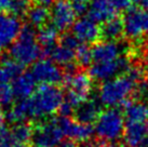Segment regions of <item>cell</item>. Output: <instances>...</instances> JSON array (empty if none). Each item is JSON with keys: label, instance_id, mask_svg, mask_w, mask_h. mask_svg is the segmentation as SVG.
Returning <instances> with one entry per match:
<instances>
[{"label": "cell", "instance_id": "cell-1", "mask_svg": "<svg viewBox=\"0 0 148 147\" xmlns=\"http://www.w3.org/2000/svg\"><path fill=\"white\" fill-rule=\"evenodd\" d=\"M63 102L64 95L58 86L41 84L32 96L21 100L15 106L24 120L40 119L58 111Z\"/></svg>", "mask_w": 148, "mask_h": 147}, {"label": "cell", "instance_id": "cell-2", "mask_svg": "<svg viewBox=\"0 0 148 147\" xmlns=\"http://www.w3.org/2000/svg\"><path fill=\"white\" fill-rule=\"evenodd\" d=\"M143 71L138 67L129 68L127 75H120L107 80L102 84L99 92L101 104L109 108L122 105L135 93L138 82L142 81Z\"/></svg>", "mask_w": 148, "mask_h": 147}, {"label": "cell", "instance_id": "cell-3", "mask_svg": "<svg viewBox=\"0 0 148 147\" xmlns=\"http://www.w3.org/2000/svg\"><path fill=\"white\" fill-rule=\"evenodd\" d=\"M41 54V48L38 43L37 34L30 24L23 26L21 33L10 48V55L23 67L29 65Z\"/></svg>", "mask_w": 148, "mask_h": 147}, {"label": "cell", "instance_id": "cell-4", "mask_svg": "<svg viewBox=\"0 0 148 147\" xmlns=\"http://www.w3.org/2000/svg\"><path fill=\"white\" fill-rule=\"evenodd\" d=\"M124 117L119 110L108 108L99 114L94 126V132L97 137L108 143L120 139L124 132Z\"/></svg>", "mask_w": 148, "mask_h": 147}, {"label": "cell", "instance_id": "cell-5", "mask_svg": "<svg viewBox=\"0 0 148 147\" xmlns=\"http://www.w3.org/2000/svg\"><path fill=\"white\" fill-rule=\"evenodd\" d=\"M67 94L64 98L67 103H69L75 109L89 98L92 90V80L89 75L82 71L71 73L66 75L64 78Z\"/></svg>", "mask_w": 148, "mask_h": 147}, {"label": "cell", "instance_id": "cell-6", "mask_svg": "<svg viewBox=\"0 0 148 147\" xmlns=\"http://www.w3.org/2000/svg\"><path fill=\"white\" fill-rule=\"evenodd\" d=\"M123 34L131 40H140L148 36V11L145 8L127 9L123 19Z\"/></svg>", "mask_w": 148, "mask_h": 147}, {"label": "cell", "instance_id": "cell-7", "mask_svg": "<svg viewBox=\"0 0 148 147\" xmlns=\"http://www.w3.org/2000/svg\"><path fill=\"white\" fill-rule=\"evenodd\" d=\"M64 136V132L56 118L34 128L32 141L35 147H58L62 145Z\"/></svg>", "mask_w": 148, "mask_h": 147}, {"label": "cell", "instance_id": "cell-8", "mask_svg": "<svg viewBox=\"0 0 148 147\" xmlns=\"http://www.w3.org/2000/svg\"><path fill=\"white\" fill-rule=\"evenodd\" d=\"M129 61L122 56L115 61L92 63L89 73L92 79L105 82L117 76H120V74L129 70Z\"/></svg>", "mask_w": 148, "mask_h": 147}, {"label": "cell", "instance_id": "cell-9", "mask_svg": "<svg viewBox=\"0 0 148 147\" xmlns=\"http://www.w3.org/2000/svg\"><path fill=\"white\" fill-rule=\"evenodd\" d=\"M32 74L37 80L42 84L58 86V83L64 81V74L62 69L51 60H40L37 61L32 67Z\"/></svg>", "mask_w": 148, "mask_h": 147}, {"label": "cell", "instance_id": "cell-10", "mask_svg": "<svg viewBox=\"0 0 148 147\" xmlns=\"http://www.w3.org/2000/svg\"><path fill=\"white\" fill-rule=\"evenodd\" d=\"M76 15L73 3L68 0H56L51 9L52 24L58 32H65L73 27L76 22Z\"/></svg>", "mask_w": 148, "mask_h": 147}, {"label": "cell", "instance_id": "cell-11", "mask_svg": "<svg viewBox=\"0 0 148 147\" xmlns=\"http://www.w3.org/2000/svg\"><path fill=\"white\" fill-rule=\"evenodd\" d=\"M58 119L60 126L64 132V135L73 142L86 143L91 139V136L94 132L90 124L79 122L77 120L75 121L68 117H61Z\"/></svg>", "mask_w": 148, "mask_h": 147}, {"label": "cell", "instance_id": "cell-12", "mask_svg": "<svg viewBox=\"0 0 148 147\" xmlns=\"http://www.w3.org/2000/svg\"><path fill=\"white\" fill-rule=\"evenodd\" d=\"M73 35L80 42L83 43H93L96 42L102 35V29L99 24L91 20L90 17H81L75 22L73 26Z\"/></svg>", "mask_w": 148, "mask_h": 147}, {"label": "cell", "instance_id": "cell-13", "mask_svg": "<svg viewBox=\"0 0 148 147\" xmlns=\"http://www.w3.org/2000/svg\"><path fill=\"white\" fill-rule=\"evenodd\" d=\"M123 47L115 40H106L99 42L92 48L93 63L109 62L122 57Z\"/></svg>", "mask_w": 148, "mask_h": 147}, {"label": "cell", "instance_id": "cell-14", "mask_svg": "<svg viewBox=\"0 0 148 147\" xmlns=\"http://www.w3.org/2000/svg\"><path fill=\"white\" fill-rule=\"evenodd\" d=\"M22 25L14 15H0V47L3 49L16 40L21 33Z\"/></svg>", "mask_w": 148, "mask_h": 147}, {"label": "cell", "instance_id": "cell-15", "mask_svg": "<svg viewBox=\"0 0 148 147\" xmlns=\"http://www.w3.org/2000/svg\"><path fill=\"white\" fill-rule=\"evenodd\" d=\"M117 12L109 0H91L88 8L89 17L96 23H106L115 19Z\"/></svg>", "mask_w": 148, "mask_h": 147}, {"label": "cell", "instance_id": "cell-16", "mask_svg": "<svg viewBox=\"0 0 148 147\" xmlns=\"http://www.w3.org/2000/svg\"><path fill=\"white\" fill-rule=\"evenodd\" d=\"M148 134V122H127L123 141L127 147H137Z\"/></svg>", "mask_w": 148, "mask_h": 147}, {"label": "cell", "instance_id": "cell-17", "mask_svg": "<svg viewBox=\"0 0 148 147\" xmlns=\"http://www.w3.org/2000/svg\"><path fill=\"white\" fill-rule=\"evenodd\" d=\"M37 80L35 79L32 73H22L18 77L13 81L12 89L14 95L20 100L27 98L32 96L36 91Z\"/></svg>", "mask_w": 148, "mask_h": 147}, {"label": "cell", "instance_id": "cell-18", "mask_svg": "<svg viewBox=\"0 0 148 147\" xmlns=\"http://www.w3.org/2000/svg\"><path fill=\"white\" fill-rule=\"evenodd\" d=\"M99 114H101L99 103L91 98H88L75 109V116L77 118V121L86 124H90L92 121H96Z\"/></svg>", "mask_w": 148, "mask_h": 147}, {"label": "cell", "instance_id": "cell-19", "mask_svg": "<svg viewBox=\"0 0 148 147\" xmlns=\"http://www.w3.org/2000/svg\"><path fill=\"white\" fill-rule=\"evenodd\" d=\"M47 56L51 57L55 64L62 65L64 67H69V66L75 65V61L77 60V51L71 50L65 45H56L53 47Z\"/></svg>", "mask_w": 148, "mask_h": 147}, {"label": "cell", "instance_id": "cell-20", "mask_svg": "<svg viewBox=\"0 0 148 147\" xmlns=\"http://www.w3.org/2000/svg\"><path fill=\"white\" fill-rule=\"evenodd\" d=\"M58 29L53 26V24H45L39 29V33L37 34L38 43L42 47V54L47 56L51 49L56 45L58 40Z\"/></svg>", "mask_w": 148, "mask_h": 147}, {"label": "cell", "instance_id": "cell-21", "mask_svg": "<svg viewBox=\"0 0 148 147\" xmlns=\"http://www.w3.org/2000/svg\"><path fill=\"white\" fill-rule=\"evenodd\" d=\"M124 117L127 122H148V104L132 102L125 106Z\"/></svg>", "mask_w": 148, "mask_h": 147}, {"label": "cell", "instance_id": "cell-22", "mask_svg": "<svg viewBox=\"0 0 148 147\" xmlns=\"http://www.w3.org/2000/svg\"><path fill=\"white\" fill-rule=\"evenodd\" d=\"M26 16L28 19L29 24L33 27H39L41 28L42 26L47 24V22L51 17V10H49L48 7L41 5V4L35 3L30 4L28 11L26 13Z\"/></svg>", "mask_w": 148, "mask_h": 147}, {"label": "cell", "instance_id": "cell-23", "mask_svg": "<svg viewBox=\"0 0 148 147\" xmlns=\"http://www.w3.org/2000/svg\"><path fill=\"white\" fill-rule=\"evenodd\" d=\"M23 73V66L13 58H3L0 61V82L9 83L14 81Z\"/></svg>", "mask_w": 148, "mask_h": 147}, {"label": "cell", "instance_id": "cell-24", "mask_svg": "<svg viewBox=\"0 0 148 147\" xmlns=\"http://www.w3.org/2000/svg\"><path fill=\"white\" fill-rule=\"evenodd\" d=\"M123 34V24L122 20L119 19H112L104 23V26L102 28V35L107 40H116Z\"/></svg>", "mask_w": 148, "mask_h": 147}, {"label": "cell", "instance_id": "cell-25", "mask_svg": "<svg viewBox=\"0 0 148 147\" xmlns=\"http://www.w3.org/2000/svg\"><path fill=\"white\" fill-rule=\"evenodd\" d=\"M10 132H11V135L16 141L27 145L28 142L32 141V137H33L34 127H32L28 123L20 122L14 124Z\"/></svg>", "mask_w": 148, "mask_h": 147}, {"label": "cell", "instance_id": "cell-26", "mask_svg": "<svg viewBox=\"0 0 148 147\" xmlns=\"http://www.w3.org/2000/svg\"><path fill=\"white\" fill-rule=\"evenodd\" d=\"M29 7H30L29 0H12L9 12L12 13V15L14 16H23L26 15Z\"/></svg>", "mask_w": 148, "mask_h": 147}, {"label": "cell", "instance_id": "cell-27", "mask_svg": "<svg viewBox=\"0 0 148 147\" xmlns=\"http://www.w3.org/2000/svg\"><path fill=\"white\" fill-rule=\"evenodd\" d=\"M14 92L9 83L0 82V106H8L14 98Z\"/></svg>", "mask_w": 148, "mask_h": 147}, {"label": "cell", "instance_id": "cell-28", "mask_svg": "<svg viewBox=\"0 0 148 147\" xmlns=\"http://www.w3.org/2000/svg\"><path fill=\"white\" fill-rule=\"evenodd\" d=\"M77 62L81 66H88L91 63H93L92 49L86 45H80L77 50Z\"/></svg>", "mask_w": 148, "mask_h": 147}, {"label": "cell", "instance_id": "cell-29", "mask_svg": "<svg viewBox=\"0 0 148 147\" xmlns=\"http://www.w3.org/2000/svg\"><path fill=\"white\" fill-rule=\"evenodd\" d=\"M109 1L117 11H122V10L129 9L132 2V0H109Z\"/></svg>", "mask_w": 148, "mask_h": 147}, {"label": "cell", "instance_id": "cell-30", "mask_svg": "<svg viewBox=\"0 0 148 147\" xmlns=\"http://www.w3.org/2000/svg\"><path fill=\"white\" fill-rule=\"evenodd\" d=\"M73 7L77 14H83L88 11V8H89L88 3L86 2H73Z\"/></svg>", "mask_w": 148, "mask_h": 147}, {"label": "cell", "instance_id": "cell-31", "mask_svg": "<svg viewBox=\"0 0 148 147\" xmlns=\"http://www.w3.org/2000/svg\"><path fill=\"white\" fill-rule=\"evenodd\" d=\"M12 0H0V11H9Z\"/></svg>", "mask_w": 148, "mask_h": 147}, {"label": "cell", "instance_id": "cell-32", "mask_svg": "<svg viewBox=\"0 0 148 147\" xmlns=\"http://www.w3.org/2000/svg\"><path fill=\"white\" fill-rule=\"evenodd\" d=\"M35 2L38 4H41V5H45V7H48L49 8L51 4H53L55 2V0H35Z\"/></svg>", "mask_w": 148, "mask_h": 147}, {"label": "cell", "instance_id": "cell-33", "mask_svg": "<svg viewBox=\"0 0 148 147\" xmlns=\"http://www.w3.org/2000/svg\"><path fill=\"white\" fill-rule=\"evenodd\" d=\"M140 8H148V0H132Z\"/></svg>", "mask_w": 148, "mask_h": 147}, {"label": "cell", "instance_id": "cell-34", "mask_svg": "<svg viewBox=\"0 0 148 147\" xmlns=\"http://www.w3.org/2000/svg\"><path fill=\"white\" fill-rule=\"evenodd\" d=\"M137 147H148V134H147V136L140 142V144Z\"/></svg>", "mask_w": 148, "mask_h": 147}, {"label": "cell", "instance_id": "cell-35", "mask_svg": "<svg viewBox=\"0 0 148 147\" xmlns=\"http://www.w3.org/2000/svg\"><path fill=\"white\" fill-rule=\"evenodd\" d=\"M60 147H78V146H76L73 142H63L62 145Z\"/></svg>", "mask_w": 148, "mask_h": 147}, {"label": "cell", "instance_id": "cell-36", "mask_svg": "<svg viewBox=\"0 0 148 147\" xmlns=\"http://www.w3.org/2000/svg\"><path fill=\"white\" fill-rule=\"evenodd\" d=\"M4 114L1 111V109H0V128H2V127H4V124H3V122H4Z\"/></svg>", "mask_w": 148, "mask_h": 147}, {"label": "cell", "instance_id": "cell-37", "mask_svg": "<svg viewBox=\"0 0 148 147\" xmlns=\"http://www.w3.org/2000/svg\"><path fill=\"white\" fill-rule=\"evenodd\" d=\"M99 147H120V146H118V145H116V144H114V143H105V144H103V145H101Z\"/></svg>", "mask_w": 148, "mask_h": 147}, {"label": "cell", "instance_id": "cell-38", "mask_svg": "<svg viewBox=\"0 0 148 147\" xmlns=\"http://www.w3.org/2000/svg\"><path fill=\"white\" fill-rule=\"evenodd\" d=\"M89 1L91 0H73V2H86V3H88Z\"/></svg>", "mask_w": 148, "mask_h": 147}, {"label": "cell", "instance_id": "cell-39", "mask_svg": "<svg viewBox=\"0 0 148 147\" xmlns=\"http://www.w3.org/2000/svg\"><path fill=\"white\" fill-rule=\"evenodd\" d=\"M1 51H2V48H1V47H0V52H1Z\"/></svg>", "mask_w": 148, "mask_h": 147}]
</instances>
